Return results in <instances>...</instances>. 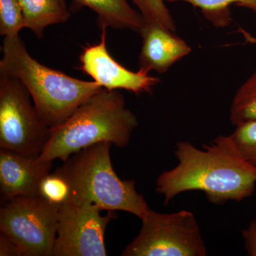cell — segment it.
I'll use <instances>...</instances> for the list:
<instances>
[{
    "label": "cell",
    "instance_id": "1",
    "mask_svg": "<svg viewBox=\"0 0 256 256\" xmlns=\"http://www.w3.org/2000/svg\"><path fill=\"white\" fill-rule=\"evenodd\" d=\"M178 164L158 176L156 191L168 204L183 192H204L208 201L223 204L254 194L256 169L242 159L229 136H220L198 149L180 141L174 151Z\"/></svg>",
    "mask_w": 256,
    "mask_h": 256
},
{
    "label": "cell",
    "instance_id": "2",
    "mask_svg": "<svg viewBox=\"0 0 256 256\" xmlns=\"http://www.w3.org/2000/svg\"><path fill=\"white\" fill-rule=\"evenodd\" d=\"M136 114L117 90L102 88L82 104L63 124L50 128V139L38 160L66 161L80 150L99 142L128 146L137 128Z\"/></svg>",
    "mask_w": 256,
    "mask_h": 256
},
{
    "label": "cell",
    "instance_id": "3",
    "mask_svg": "<svg viewBox=\"0 0 256 256\" xmlns=\"http://www.w3.org/2000/svg\"><path fill=\"white\" fill-rule=\"evenodd\" d=\"M2 52L0 75L15 77L22 82L48 128L63 124L79 106L104 88L97 82L72 78L40 64L30 55L20 35L4 37Z\"/></svg>",
    "mask_w": 256,
    "mask_h": 256
},
{
    "label": "cell",
    "instance_id": "4",
    "mask_svg": "<svg viewBox=\"0 0 256 256\" xmlns=\"http://www.w3.org/2000/svg\"><path fill=\"white\" fill-rule=\"evenodd\" d=\"M110 142H99L72 154L58 168L70 188L67 203L92 204L102 210H124L142 220L150 210L134 180L119 178L111 162Z\"/></svg>",
    "mask_w": 256,
    "mask_h": 256
},
{
    "label": "cell",
    "instance_id": "5",
    "mask_svg": "<svg viewBox=\"0 0 256 256\" xmlns=\"http://www.w3.org/2000/svg\"><path fill=\"white\" fill-rule=\"evenodd\" d=\"M139 234L124 256H205L207 250L194 214L188 210L159 213L150 208Z\"/></svg>",
    "mask_w": 256,
    "mask_h": 256
},
{
    "label": "cell",
    "instance_id": "6",
    "mask_svg": "<svg viewBox=\"0 0 256 256\" xmlns=\"http://www.w3.org/2000/svg\"><path fill=\"white\" fill-rule=\"evenodd\" d=\"M30 96L18 78L0 75V148L38 156L50 139V128Z\"/></svg>",
    "mask_w": 256,
    "mask_h": 256
},
{
    "label": "cell",
    "instance_id": "7",
    "mask_svg": "<svg viewBox=\"0 0 256 256\" xmlns=\"http://www.w3.org/2000/svg\"><path fill=\"white\" fill-rule=\"evenodd\" d=\"M58 206L40 195L16 197L0 210V230L22 256H52L58 228Z\"/></svg>",
    "mask_w": 256,
    "mask_h": 256
},
{
    "label": "cell",
    "instance_id": "8",
    "mask_svg": "<svg viewBox=\"0 0 256 256\" xmlns=\"http://www.w3.org/2000/svg\"><path fill=\"white\" fill-rule=\"evenodd\" d=\"M92 204L66 203L58 206V228L52 256H106L108 224L116 218L112 210L106 216Z\"/></svg>",
    "mask_w": 256,
    "mask_h": 256
},
{
    "label": "cell",
    "instance_id": "9",
    "mask_svg": "<svg viewBox=\"0 0 256 256\" xmlns=\"http://www.w3.org/2000/svg\"><path fill=\"white\" fill-rule=\"evenodd\" d=\"M106 30H101L99 43L84 47L80 56V69L108 90L124 89L137 95L150 92L160 79L142 69L137 72L128 70L116 62L108 50Z\"/></svg>",
    "mask_w": 256,
    "mask_h": 256
},
{
    "label": "cell",
    "instance_id": "10",
    "mask_svg": "<svg viewBox=\"0 0 256 256\" xmlns=\"http://www.w3.org/2000/svg\"><path fill=\"white\" fill-rule=\"evenodd\" d=\"M53 162L38 160L1 148L0 188L5 201L18 196L38 195L42 180L50 174Z\"/></svg>",
    "mask_w": 256,
    "mask_h": 256
},
{
    "label": "cell",
    "instance_id": "11",
    "mask_svg": "<svg viewBox=\"0 0 256 256\" xmlns=\"http://www.w3.org/2000/svg\"><path fill=\"white\" fill-rule=\"evenodd\" d=\"M142 46L139 56L140 69L162 74L184 57L192 48L174 32L156 24H146L140 34Z\"/></svg>",
    "mask_w": 256,
    "mask_h": 256
},
{
    "label": "cell",
    "instance_id": "12",
    "mask_svg": "<svg viewBox=\"0 0 256 256\" xmlns=\"http://www.w3.org/2000/svg\"><path fill=\"white\" fill-rule=\"evenodd\" d=\"M129 0H73L75 11L84 6L97 14V24L100 30L108 28L130 30L140 34L146 22L140 12L133 9Z\"/></svg>",
    "mask_w": 256,
    "mask_h": 256
},
{
    "label": "cell",
    "instance_id": "13",
    "mask_svg": "<svg viewBox=\"0 0 256 256\" xmlns=\"http://www.w3.org/2000/svg\"><path fill=\"white\" fill-rule=\"evenodd\" d=\"M24 18L25 28L44 36L46 26L66 22L70 12L66 0H18Z\"/></svg>",
    "mask_w": 256,
    "mask_h": 256
},
{
    "label": "cell",
    "instance_id": "14",
    "mask_svg": "<svg viewBox=\"0 0 256 256\" xmlns=\"http://www.w3.org/2000/svg\"><path fill=\"white\" fill-rule=\"evenodd\" d=\"M169 2H185L202 10L205 18L216 28L228 26L232 21L230 6L236 5L256 13V0H165Z\"/></svg>",
    "mask_w": 256,
    "mask_h": 256
},
{
    "label": "cell",
    "instance_id": "15",
    "mask_svg": "<svg viewBox=\"0 0 256 256\" xmlns=\"http://www.w3.org/2000/svg\"><path fill=\"white\" fill-rule=\"evenodd\" d=\"M229 118L234 126L256 120V70L238 88L230 108Z\"/></svg>",
    "mask_w": 256,
    "mask_h": 256
},
{
    "label": "cell",
    "instance_id": "16",
    "mask_svg": "<svg viewBox=\"0 0 256 256\" xmlns=\"http://www.w3.org/2000/svg\"><path fill=\"white\" fill-rule=\"evenodd\" d=\"M139 10L146 24H156L162 28L176 32V24L165 0H131Z\"/></svg>",
    "mask_w": 256,
    "mask_h": 256
},
{
    "label": "cell",
    "instance_id": "17",
    "mask_svg": "<svg viewBox=\"0 0 256 256\" xmlns=\"http://www.w3.org/2000/svg\"><path fill=\"white\" fill-rule=\"evenodd\" d=\"M228 136L242 159L256 169V120L236 126Z\"/></svg>",
    "mask_w": 256,
    "mask_h": 256
},
{
    "label": "cell",
    "instance_id": "18",
    "mask_svg": "<svg viewBox=\"0 0 256 256\" xmlns=\"http://www.w3.org/2000/svg\"><path fill=\"white\" fill-rule=\"evenodd\" d=\"M38 195L55 206L67 203L70 196V188L63 174L56 170L42 180L38 188Z\"/></svg>",
    "mask_w": 256,
    "mask_h": 256
},
{
    "label": "cell",
    "instance_id": "19",
    "mask_svg": "<svg viewBox=\"0 0 256 256\" xmlns=\"http://www.w3.org/2000/svg\"><path fill=\"white\" fill-rule=\"evenodd\" d=\"M25 28L24 18L18 0H0V34L18 36Z\"/></svg>",
    "mask_w": 256,
    "mask_h": 256
},
{
    "label": "cell",
    "instance_id": "20",
    "mask_svg": "<svg viewBox=\"0 0 256 256\" xmlns=\"http://www.w3.org/2000/svg\"><path fill=\"white\" fill-rule=\"evenodd\" d=\"M242 237L248 255L256 256V218L252 220L248 226L242 230Z\"/></svg>",
    "mask_w": 256,
    "mask_h": 256
},
{
    "label": "cell",
    "instance_id": "21",
    "mask_svg": "<svg viewBox=\"0 0 256 256\" xmlns=\"http://www.w3.org/2000/svg\"><path fill=\"white\" fill-rule=\"evenodd\" d=\"M0 256H22L15 242L3 233L0 236Z\"/></svg>",
    "mask_w": 256,
    "mask_h": 256
}]
</instances>
